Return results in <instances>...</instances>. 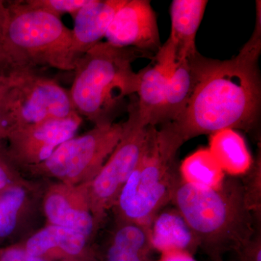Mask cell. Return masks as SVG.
I'll return each mask as SVG.
<instances>
[{
	"label": "cell",
	"mask_w": 261,
	"mask_h": 261,
	"mask_svg": "<svg viewBox=\"0 0 261 261\" xmlns=\"http://www.w3.org/2000/svg\"><path fill=\"white\" fill-rule=\"evenodd\" d=\"M260 51L261 32L254 30L232 59H209L199 53L192 58L195 87L185 111L173 122L185 142L227 128L255 129L260 115Z\"/></svg>",
	"instance_id": "6da1fadb"
},
{
	"label": "cell",
	"mask_w": 261,
	"mask_h": 261,
	"mask_svg": "<svg viewBox=\"0 0 261 261\" xmlns=\"http://www.w3.org/2000/svg\"><path fill=\"white\" fill-rule=\"evenodd\" d=\"M171 202L208 260H224L261 226L247 205L240 176H225L215 187L196 186L181 178Z\"/></svg>",
	"instance_id": "7a4b0ae2"
},
{
	"label": "cell",
	"mask_w": 261,
	"mask_h": 261,
	"mask_svg": "<svg viewBox=\"0 0 261 261\" xmlns=\"http://www.w3.org/2000/svg\"><path fill=\"white\" fill-rule=\"evenodd\" d=\"M144 56L148 55L107 42L84 53L75 64L69 91L75 112L94 125L113 123L126 97L137 94L140 75L134 71L132 63Z\"/></svg>",
	"instance_id": "3957f363"
},
{
	"label": "cell",
	"mask_w": 261,
	"mask_h": 261,
	"mask_svg": "<svg viewBox=\"0 0 261 261\" xmlns=\"http://www.w3.org/2000/svg\"><path fill=\"white\" fill-rule=\"evenodd\" d=\"M160 126H151L147 150L113 207L117 218L149 228L181 180L178 154L185 141L173 122Z\"/></svg>",
	"instance_id": "277c9868"
},
{
	"label": "cell",
	"mask_w": 261,
	"mask_h": 261,
	"mask_svg": "<svg viewBox=\"0 0 261 261\" xmlns=\"http://www.w3.org/2000/svg\"><path fill=\"white\" fill-rule=\"evenodd\" d=\"M6 6L0 42L15 64L34 70L38 67L74 70L80 57L73 48L72 30L60 18L25 1H6Z\"/></svg>",
	"instance_id": "5b68a950"
},
{
	"label": "cell",
	"mask_w": 261,
	"mask_h": 261,
	"mask_svg": "<svg viewBox=\"0 0 261 261\" xmlns=\"http://www.w3.org/2000/svg\"><path fill=\"white\" fill-rule=\"evenodd\" d=\"M123 132V123L94 125L84 135L65 141L44 163L27 169L58 178L65 185H86L100 171Z\"/></svg>",
	"instance_id": "8992f818"
},
{
	"label": "cell",
	"mask_w": 261,
	"mask_h": 261,
	"mask_svg": "<svg viewBox=\"0 0 261 261\" xmlns=\"http://www.w3.org/2000/svg\"><path fill=\"white\" fill-rule=\"evenodd\" d=\"M128 110V118L123 123L121 140L95 177L87 184L91 207L100 221L106 211L114 207L122 189L148 146L152 126H146L141 121L136 98Z\"/></svg>",
	"instance_id": "52a82bcc"
},
{
	"label": "cell",
	"mask_w": 261,
	"mask_h": 261,
	"mask_svg": "<svg viewBox=\"0 0 261 261\" xmlns=\"http://www.w3.org/2000/svg\"><path fill=\"white\" fill-rule=\"evenodd\" d=\"M75 113L70 92L36 70H23L10 89V132Z\"/></svg>",
	"instance_id": "ba28073f"
},
{
	"label": "cell",
	"mask_w": 261,
	"mask_h": 261,
	"mask_svg": "<svg viewBox=\"0 0 261 261\" xmlns=\"http://www.w3.org/2000/svg\"><path fill=\"white\" fill-rule=\"evenodd\" d=\"M82 123L78 113L10 130L4 140L10 159L16 166L30 168L47 161L65 141L74 137Z\"/></svg>",
	"instance_id": "9c48e42d"
},
{
	"label": "cell",
	"mask_w": 261,
	"mask_h": 261,
	"mask_svg": "<svg viewBox=\"0 0 261 261\" xmlns=\"http://www.w3.org/2000/svg\"><path fill=\"white\" fill-rule=\"evenodd\" d=\"M105 37L114 47L134 48L155 56L162 44L150 1L126 0L113 17Z\"/></svg>",
	"instance_id": "30bf717a"
},
{
	"label": "cell",
	"mask_w": 261,
	"mask_h": 261,
	"mask_svg": "<svg viewBox=\"0 0 261 261\" xmlns=\"http://www.w3.org/2000/svg\"><path fill=\"white\" fill-rule=\"evenodd\" d=\"M44 210L51 225L74 230L89 240L101 223L91 207L87 184L53 187L44 197Z\"/></svg>",
	"instance_id": "8fae6325"
},
{
	"label": "cell",
	"mask_w": 261,
	"mask_h": 261,
	"mask_svg": "<svg viewBox=\"0 0 261 261\" xmlns=\"http://www.w3.org/2000/svg\"><path fill=\"white\" fill-rule=\"evenodd\" d=\"M88 241L78 231L50 224L33 234L22 247L32 255L49 261L51 258L77 261L84 255L94 261L87 252Z\"/></svg>",
	"instance_id": "7c38bea8"
},
{
	"label": "cell",
	"mask_w": 261,
	"mask_h": 261,
	"mask_svg": "<svg viewBox=\"0 0 261 261\" xmlns=\"http://www.w3.org/2000/svg\"><path fill=\"white\" fill-rule=\"evenodd\" d=\"M126 0H90L73 16V48L80 57L100 42L113 17Z\"/></svg>",
	"instance_id": "4fadbf2b"
},
{
	"label": "cell",
	"mask_w": 261,
	"mask_h": 261,
	"mask_svg": "<svg viewBox=\"0 0 261 261\" xmlns=\"http://www.w3.org/2000/svg\"><path fill=\"white\" fill-rule=\"evenodd\" d=\"M153 249L148 227L117 218L101 252L100 261H154Z\"/></svg>",
	"instance_id": "5bb4252c"
},
{
	"label": "cell",
	"mask_w": 261,
	"mask_h": 261,
	"mask_svg": "<svg viewBox=\"0 0 261 261\" xmlns=\"http://www.w3.org/2000/svg\"><path fill=\"white\" fill-rule=\"evenodd\" d=\"M207 1L173 0L171 5V34L167 41L176 53L177 63L197 54L195 39Z\"/></svg>",
	"instance_id": "9a60e30c"
},
{
	"label": "cell",
	"mask_w": 261,
	"mask_h": 261,
	"mask_svg": "<svg viewBox=\"0 0 261 261\" xmlns=\"http://www.w3.org/2000/svg\"><path fill=\"white\" fill-rule=\"evenodd\" d=\"M149 233L153 248L163 252L176 250L192 255L198 247L191 230L176 209L158 214L149 226Z\"/></svg>",
	"instance_id": "2e32d148"
},
{
	"label": "cell",
	"mask_w": 261,
	"mask_h": 261,
	"mask_svg": "<svg viewBox=\"0 0 261 261\" xmlns=\"http://www.w3.org/2000/svg\"><path fill=\"white\" fill-rule=\"evenodd\" d=\"M140 75L137 98V113L146 126H157L161 123L168 77L155 65L146 67Z\"/></svg>",
	"instance_id": "e0dca14e"
},
{
	"label": "cell",
	"mask_w": 261,
	"mask_h": 261,
	"mask_svg": "<svg viewBox=\"0 0 261 261\" xmlns=\"http://www.w3.org/2000/svg\"><path fill=\"white\" fill-rule=\"evenodd\" d=\"M209 150L224 172L231 176L246 173L253 161L243 137L229 128L213 134Z\"/></svg>",
	"instance_id": "ac0fdd59"
},
{
	"label": "cell",
	"mask_w": 261,
	"mask_h": 261,
	"mask_svg": "<svg viewBox=\"0 0 261 261\" xmlns=\"http://www.w3.org/2000/svg\"><path fill=\"white\" fill-rule=\"evenodd\" d=\"M192 58L178 63L168 79L160 125L176 121L188 104L196 83Z\"/></svg>",
	"instance_id": "d6986e66"
},
{
	"label": "cell",
	"mask_w": 261,
	"mask_h": 261,
	"mask_svg": "<svg viewBox=\"0 0 261 261\" xmlns=\"http://www.w3.org/2000/svg\"><path fill=\"white\" fill-rule=\"evenodd\" d=\"M182 179L202 187L218 186L225 175L222 168L207 149H200L190 154L180 166Z\"/></svg>",
	"instance_id": "ffe728a7"
},
{
	"label": "cell",
	"mask_w": 261,
	"mask_h": 261,
	"mask_svg": "<svg viewBox=\"0 0 261 261\" xmlns=\"http://www.w3.org/2000/svg\"><path fill=\"white\" fill-rule=\"evenodd\" d=\"M25 185L10 187L0 192V242L13 235L27 201Z\"/></svg>",
	"instance_id": "44dd1931"
},
{
	"label": "cell",
	"mask_w": 261,
	"mask_h": 261,
	"mask_svg": "<svg viewBox=\"0 0 261 261\" xmlns=\"http://www.w3.org/2000/svg\"><path fill=\"white\" fill-rule=\"evenodd\" d=\"M241 177L247 205L255 219L261 222V159L260 152L253 160L251 166Z\"/></svg>",
	"instance_id": "7402d4cb"
},
{
	"label": "cell",
	"mask_w": 261,
	"mask_h": 261,
	"mask_svg": "<svg viewBox=\"0 0 261 261\" xmlns=\"http://www.w3.org/2000/svg\"><path fill=\"white\" fill-rule=\"evenodd\" d=\"M90 0H25L30 7L44 10L60 18L61 15L75 13L84 8Z\"/></svg>",
	"instance_id": "603a6c76"
},
{
	"label": "cell",
	"mask_w": 261,
	"mask_h": 261,
	"mask_svg": "<svg viewBox=\"0 0 261 261\" xmlns=\"http://www.w3.org/2000/svg\"><path fill=\"white\" fill-rule=\"evenodd\" d=\"M16 167L10 159L3 141H0V192L12 187L24 185L19 178Z\"/></svg>",
	"instance_id": "cb8c5ba5"
},
{
	"label": "cell",
	"mask_w": 261,
	"mask_h": 261,
	"mask_svg": "<svg viewBox=\"0 0 261 261\" xmlns=\"http://www.w3.org/2000/svg\"><path fill=\"white\" fill-rule=\"evenodd\" d=\"M234 252L239 261H261V226Z\"/></svg>",
	"instance_id": "d4e9b609"
},
{
	"label": "cell",
	"mask_w": 261,
	"mask_h": 261,
	"mask_svg": "<svg viewBox=\"0 0 261 261\" xmlns=\"http://www.w3.org/2000/svg\"><path fill=\"white\" fill-rule=\"evenodd\" d=\"M17 77L10 83L0 87V141L6 138L10 130V92Z\"/></svg>",
	"instance_id": "484cf974"
},
{
	"label": "cell",
	"mask_w": 261,
	"mask_h": 261,
	"mask_svg": "<svg viewBox=\"0 0 261 261\" xmlns=\"http://www.w3.org/2000/svg\"><path fill=\"white\" fill-rule=\"evenodd\" d=\"M23 70L15 64L0 42V87L14 80Z\"/></svg>",
	"instance_id": "4316f807"
},
{
	"label": "cell",
	"mask_w": 261,
	"mask_h": 261,
	"mask_svg": "<svg viewBox=\"0 0 261 261\" xmlns=\"http://www.w3.org/2000/svg\"><path fill=\"white\" fill-rule=\"evenodd\" d=\"M0 261H49L35 256L22 246L0 247Z\"/></svg>",
	"instance_id": "83f0119b"
},
{
	"label": "cell",
	"mask_w": 261,
	"mask_h": 261,
	"mask_svg": "<svg viewBox=\"0 0 261 261\" xmlns=\"http://www.w3.org/2000/svg\"><path fill=\"white\" fill-rule=\"evenodd\" d=\"M161 261H196L191 254L183 251H168L163 253Z\"/></svg>",
	"instance_id": "f1b7e54d"
},
{
	"label": "cell",
	"mask_w": 261,
	"mask_h": 261,
	"mask_svg": "<svg viewBox=\"0 0 261 261\" xmlns=\"http://www.w3.org/2000/svg\"><path fill=\"white\" fill-rule=\"evenodd\" d=\"M7 15L6 1L0 0V28L3 27Z\"/></svg>",
	"instance_id": "f546056e"
},
{
	"label": "cell",
	"mask_w": 261,
	"mask_h": 261,
	"mask_svg": "<svg viewBox=\"0 0 261 261\" xmlns=\"http://www.w3.org/2000/svg\"><path fill=\"white\" fill-rule=\"evenodd\" d=\"M208 261H225L224 260H208Z\"/></svg>",
	"instance_id": "4dcf8cb0"
}]
</instances>
